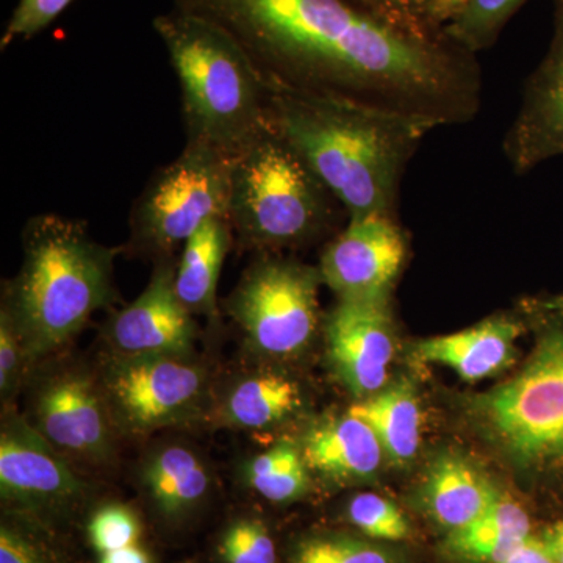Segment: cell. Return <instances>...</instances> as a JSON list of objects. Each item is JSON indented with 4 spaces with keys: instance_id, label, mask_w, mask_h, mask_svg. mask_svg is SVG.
Masks as SVG:
<instances>
[{
    "instance_id": "obj_1",
    "label": "cell",
    "mask_w": 563,
    "mask_h": 563,
    "mask_svg": "<svg viewBox=\"0 0 563 563\" xmlns=\"http://www.w3.org/2000/svg\"><path fill=\"white\" fill-rule=\"evenodd\" d=\"M220 25L269 84L412 114L472 122L483 103L476 54L444 32L404 27L352 0H174Z\"/></svg>"
},
{
    "instance_id": "obj_10",
    "label": "cell",
    "mask_w": 563,
    "mask_h": 563,
    "mask_svg": "<svg viewBox=\"0 0 563 563\" xmlns=\"http://www.w3.org/2000/svg\"><path fill=\"white\" fill-rule=\"evenodd\" d=\"M27 384L25 420L79 472L113 465L120 431L111 417L98 372L81 363L49 358Z\"/></svg>"
},
{
    "instance_id": "obj_37",
    "label": "cell",
    "mask_w": 563,
    "mask_h": 563,
    "mask_svg": "<svg viewBox=\"0 0 563 563\" xmlns=\"http://www.w3.org/2000/svg\"><path fill=\"white\" fill-rule=\"evenodd\" d=\"M528 309L533 310V312L548 314V317L563 322V295L550 296V298L529 301Z\"/></svg>"
},
{
    "instance_id": "obj_27",
    "label": "cell",
    "mask_w": 563,
    "mask_h": 563,
    "mask_svg": "<svg viewBox=\"0 0 563 563\" xmlns=\"http://www.w3.org/2000/svg\"><path fill=\"white\" fill-rule=\"evenodd\" d=\"M347 520L377 542H402L412 536V526L402 510L376 493L355 495L347 506Z\"/></svg>"
},
{
    "instance_id": "obj_11",
    "label": "cell",
    "mask_w": 563,
    "mask_h": 563,
    "mask_svg": "<svg viewBox=\"0 0 563 563\" xmlns=\"http://www.w3.org/2000/svg\"><path fill=\"white\" fill-rule=\"evenodd\" d=\"M90 485L81 473L14 407L2 413L0 496L10 509L27 514L63 512L84 501Z\"/></svg>"
},
{
    "instance_id": "obj_14",
    "label": "cell",
    "mask_w": 563,
    "mask_h": 563,
    "mask_svg": "<svg viewBox=\"0 0 563 563\" xmlns=\"http://www.w3.org/2000/svg\"><path fill=\"white\" fill-rule=\"evenodd\" d=\"M177 263H155L143 292L111 314L103 328L109 354L118 357L195 355L198 322L176 291Z\"/></svg>"
},
{
    "instance_id": "obj_24",
    "label": "cell",
    "mask_w": 563,
    "mask_h": 563,
    "mask_svg": "<svg viewBox=\"0 0 563 563\" xmlns=\"http://www.w3.org/2000/svg\"><path fill=\"white\" fill-rule=\"evenodd\" d=\"M529 0H443L435 24L463 49H490L507 22Z\"/></svg>"
},
{
    "instance_id": "obj_17",
    "label": "cell",
    "mask_w": 563,
    "mask_h": 563,
    "mask_svg": "<svg viewBox=\"0 0 563 563\" xmlns=\"http://www.w3.org/2000/svg\"><path fill=\"white\" fill-rule=\"evenodd\" d=\"M299 450L310 474L331 484L372 479L385 455L373 429L350 412L313 422Z\"/></svg>"
},
{
    "instance_id": "obj_9",
    "label": "cell",
    "mask_w": 563,
    "mask_h": 563,
    "mask_svg": "<svg viewBox=\"0 0 563 563\" xmlns=\"http://www.w3.org/2000/svg\"><path fill=\"white\" fill-rule=\"evenodd\" d=\"M98 372L121 435L143 437L209 417L213 383L195 355H107Z\"/></svg>"
},
{
    "instance_id": "obj_28",
    "label": "cell",
    "mask_w": 563,
    "mask_h": 563,
    "mask_svg": "<svg viewBox=\"0 0 563 563\" xmlns=\"http://www.w3.org/2000/svg\"><path fill=\"white\" fill-rule=\"evenodd\" d=\"M36 365L7 314L0 313V398L3 409L27 387Z\"/></svg>"
},
{
    "instance_id": "obj_30",
    "label": "cell",
    "mask_w": 563,
    "mask_h": 563,
    "mask_svg": "<svg viewBox=\"0 0 563 563\" xmlns=\"http://www.w3.org/2000/svg\"><path fill=\"white\" fill-rule=\"evenodd\" d=\"M143 532L139 514L124 504H106L92 514L88 537L99 554L139 544Z\"/></svg>"
},
{
    "instance_id": "obj_31",
    "label": "cell",
    "mask_w": 563,
    "mask_h": 563,
    "mask_svg": "<svg viewBox=\"0 0 563 563\" xmlns=\"http://www.w3.org/2000/svg\"><path fill=\"white\" fill-rule=\"evenodd\" d=\"M73 0H20L11 14L0 47L5 49L18 40H31L68 9Z\"/></svg>"
},
{
    "instance_id": "obj_12",
    "label": "cell",
    "mask_w": 563,
    "mask_h": 563,
    "mask_svg": "<svg viewBox=\"0 0 563 563\" xmlns=\"http://www.w3.org/2000/svg\"><path fill=\"white\" fill-rule=\"evenodd\" d=\"M391 298L393 292L339 298L322 320L329 365L355 398L387 387L396 350Z\"/></svg>"
},
{
    "instance_id": "obj_26",
    "label": "cell",
    "mask_w": 563,
    "mask_h": 563,
    "mask_svg": "<svg viewBox=\"0 0 563 563\" xmlns=\"http://www.w3.org/2000/svg\"><path fill=\"white\" fill-rule=\"evenodd\" d=\"M291 563H398L383 544L351 536L328 533L302 540L295 548Z\"/></svg>"
},
{
    "instance_id": "obj_23",
    "label": "cell",
    "mask_w": 563,
    "mask_h": 563,
    "mask_svg": "<svg viewBox=\"0 0 563 563\" xmlns=\"http://www.w3.org/2000/svg\"><path fill=\"white\" fill-rule=\"evenodd\" d=\"M531 521L520 504L499 496L487 512L448 532V554L470 563H506L531 537Z\"/></svg>"
},
{
    "instance_id": "obj_4",
    "label": "cell",
    "mask_w": 563,
    "mask_h": 563,
    "mask_svg": "<svg viewBox=\"0 0 563 563\" xmlns=\"http://www.w3.org/2000/svg\"><path fill=\"white\" fill-rule=\"evenodd\" d=\"M155 32L179 79L188 143L232 158L268 129V90L246 51L220 25L173 9Z\"/></svg>"
},
{
    "instance_id": "obj_8",
    "label": "cell",
    "mask_w": 563,
    "mask_h": 563,
    "mask_svg": "<svg viewBox=\"0 0 563 563\" xmlns=\"http://www.w3.org/2000/svg\"><path fill=\"white\" fill-rule=\"evenodd\" d=\"M318 266L262 252L225 299V310L252 352L288 358L312 344L322 325Z\"/></svg>"
},
{
    "instance_id": "obj_19",
    "label": "cell",
    "mask_w": 563,
    "mask_h": 563,
    "mask_svg": "<svg viewBox=\"0 0 563 563\" xmlns=\"http://www.w3.org/2000/svg\"><path fill=\"white\" fill-rule=\"evenodd\" d=\"M139 481L144 495L168 520L195 512L213 487L206 459L179 442L155 444L141 459Z\"/></svg>"
},
{
    "instance_id": "obj_35",
    "label": "cell",
    "mask_w": 563,
    "mask_h": 563,
    "mask_svg": "<svg viewBox=\"0 0 563 563\" xmlns=\"http://www.w3.org/2000/svg\"><path fill=\"white\" fill-rule=\"evenodd\" d=\"M99 563H154L150 551L139 544L101 554Z\"/></svg>"
},
{
    "instance_id": "obj_7",
    "label": "cell",
    "mask_w": 563,
    "mask_h": 563,
    "mask_svg": "<svg viewBox=\"0 0 563 563\" xmlns=\"http://www.w3.org/2000/svg\"><path fill=\"white\" fill-rule=\"evenodd\" d=\"M229 195L231 158L187 141L179 157L158 169L133 203L122 251L154 263L174 258L206 222L229 220Z\"/></svg>"
},
{
    "instance_id": "obj_21",
    "label": "cell",
    "mask_w": 563,
    "mask_h": 563,
    "mask_svg": "<svg viewBox=\"0 0 563 563\" xmlns=\"http://www.w3.org/2000/svg\"><path fill=\"white\" fill-rule=\"evenodd\" d=\"M233 232L229 220H211L181 246L176 269V291L195 317L210 320L218 314V284Z\"/></svg>"
},
{
    "instance_id": "obj_20",
    "label": "cell",
    "mask_w": 563,
    "mask_h": 563,
    "mask_svg": "<svg viewBox=\"0 0 563 563\" xmlns=\"http://www.w3.org/2000/svg\"><path fill=\"white\" fill-rule=\"evenodd\" d=\"M499 496L474 463L455 453L437 455L420 487L422 510L448 532L473 523Z\"/></svg>"
},
{
    "instance_id": "obj_3",
    "label": "cell",
    "mask_w": 563,
    "mask_h": 563,
    "mask_svg": "<svg viewBox=\"0 0 563 563\" xmlns=\"http://www.w3.org/2000/svg\"><path fill=\"white\" fill-rule=\"evenodd\" d=\"M121 251L92 239L84 221L62 214H36L24 225L21 266L3 284L0 313L36 366L57 357L92 314L114 302V258Z\"/></svg>"
},
{
    "instance_id": "obj_5",
    "label": "cell",
    "mask_w": 563,
    "mask_h": 563,
    "mask_svg": "<svg viewBox=\"0 0 563 563\" xmlns=\"http://www.w3.org/2000/svg\"><path fill=\"white\" fill-rule=\"evenodd\" d=\"M340 203L272 125L231 158L229 222L242 250L277 252L328 233Z\"/></svg>"
},
{
    "instance_id": "obj_15",
    "label": "cell",
    "mask_w": 563,
    "mask_h": 563,
    "mask_svg": "<svg viewBox=\"0 0 563 563\" xmlns=\"http://www.w3.org/2000/svg\"><path fill=\"white\" fill-rule=\"evenodd\" d=\"M503 151L518 176L563 157V0H554L550 49L526 81L521 106L504 136Z\"/></svg>"
},
{
    "instance_id": "obj_29",
    "label": "cell",
    "mask_w": 563,
    "mask_h": 563,
    "mask_svg": "<svg viewBox=\"0 0 563 563\" xmlns=\"http://www.w3.org/2000/svg\"><path fill=\"white\" fill-rule=\"evenodd\" d=\"M224 563H276V544L268 528L255 518H242L222 533L220 548Z\"/></svg>"
},
{
    "instance_id": "obj_2",
    "label": "cell",
    "mask_w": 563,
    "mask_h": 563,
    "mask_svg": "<svg viewBox=\"0 0 563 563\" xmlns=\"http://www.w3.org/2000/svg\"><path fill=\"white\" fill-rule=\"evenodd\" d=\"M268 122L340 203L347 220L398 213L407 166L437 129L412 114L265 81Z\"/></svg>"
},
{
    "instance_id": "obj_13",
    "label": "cell",
    "mask_w": 563,
    "mask_h": 563,
    "mask_svg": "<svg viewBox=\"0 0 563 563\" xmlns=\"http://www.w3.org/2000/svg\"><path fill=\"white\" fill-rule=\"evenodd\" d=\"M409 255V239L396 214L373 213L347 220L322 251V282L339 298L393 292Z\"/></svg>"
},
{
    "instance_id": "obj_16",
    "label": "cell",
    "mask_w": 563,
    "mask_h": 563,
    "mask_svg": "<svg viewBox=\"0 0 563 563\" xmlns=\"http://www.w3.org/2000/svg\"><path fill=\"white\" fill-rule=\"evenodd\" d=\"M521 333L523 322L514 314H493L463 331L422 340L415 354L422 362L453 369L466 383H481L512 365Z\"/></svg>"
},
{
    "instance_id": "obj_36",
    "label": "cell",
    "mask_w": 563,
    "mask_h": 563,
    "mask_svg": "<svg viewBox=\"0 0 563 563\" xmlns=\"http://www.w3.org/2000/svg\"><path fill=\"white\" fill-rule=\"evenodd\" d=\"M548 553L553 555L558 563H563V518L548 528L540 537Z\"/></svg>"
},
{
    "instance_id": "obj_18",
    "label": "cell",
    "mask_w": 563,
    "mask_h": 563,
    "mask_svg": "<svg viewBox=\"0 0 563 563\" xmlns=\"http://www.w3.org/2000/svg\"><path fill=\"white\" fill-rule=\"evenodd\" d=\"M301 385L273 369L233 377L220 398L214 396L210 417L225 428L262 432L284 424L301 412Z\"/></svg>"
},
{
    "instance_id": "obj_22",
    "label": "cell",
    "mask_w": 563,
    "mask_h": 563,
    "mask_svg": "<svg viewBox=\"0 0 563 563\" xmlns=\"http://www.w3.org/2000/svg\"><path fill=\"white\" fill-rule=\"evenodd\" d=\"M376 433L384 454L396 465L417 457L421 444L422 413L417 391L401 380L358 399L347 410Z\"/></svg>"
},
{
    "instance_id": "obj_25",
    "label": "cell",
    "mask_w": 563,
    "mask_h": 563,
    "mask_svg": "<svg viewBox=\"0 0 563 563\" xmlns=\"http://www.w3.org/2000/svg\"><path fill=\"white\" fill-rule=\"evenodd\" d=\"M244 477L252 490L274 504L301 499L310 488V472L299 444L282 440L246 465Z\"/></svg>"
},
{
    "instance_id": "obj_34",
    "label": "cell",
    "mask_w": 563,
    "mask_h": 563,
    "mask_svg": "<svg viewBox=\"0 0 563 563\" xmlns=\"http://www.w3.org/2000/svg\"><path fill=\"white\" fill-rule=\"evenodd\" d=\"M506 563H558L553 555L548 553L547 548L540 537H529L528 540L509 559Z\"/></svg>"
},
{
    "instance_id": "obj_32",
    "label": "cell",
    "mask_w": 563,
    "mask_h": 563,
    "mask_svg": "<svg viewBox=\"0 0 563 563\" xmlns=\"http://www.w3.org/2000/svg\"><path fill=\"white\" fill-rule=\"evenodd\" d=\"M379 16L420 32H443L437 27V11L443 0H352Z\"/></svg>"
},
{
    "instance_id": "obj_6",
    "label": "cell",
    "mask_w": 563,
    "mask_h": 563,
    "mask_svg": "<svg viewBox=\"0 0 563 563\" xmlns=\"http://www.w3.org/2000/svg\"><path fill=\"white\" fill-rule=\"evenodd\" d=\"M551 320L523 368L473 401L477 426L523 470L563 466V328Z\"/></svg>"
},
{
    "instance_id": "obj_33",
    "label": "cell",
    "mask_w": 563,
    "mask_h": 563,
    "mask_svg": "<svg viewBox=\"0 0 563 563\" xmlns=\"http://www.w3.org/2000/svg\"><path fill=\"white\" fill-rule=\"evenodd\" d=\"M0 563H54L43 544L18 526L3 523L0 529Z\"/></svg>"
}]
</instances>
